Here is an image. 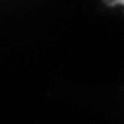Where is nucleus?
<instances>
[{
    "mask_svg": "<svg viewBox=\"0 0 124 124\" xmlns=\"http://www.w3.org/2000/svg\"><path fill=\"white\" fill-rule=\"evenodd\" d=\"M103 3L109 8H114L117 5H124V0H103Z\"/></svg>",
    "mask_w": 124,
    "mask_h": 124,
    "instance_id": "f257e3e1",
    "label": "nucleus"
}]
</instances>
